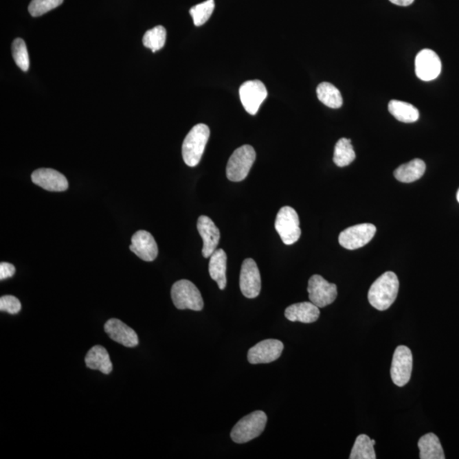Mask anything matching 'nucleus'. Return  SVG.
<instances>
[{
    "instance_id": "obj_1",
    "label": "nucleus",
    "mask_w": 459,
    "mask_h": 459,
    "mask_svg": "<svg viewBox=\"0 0 459 459\" xmlns=\"http://www.w3.org/2000/svg\"><path fill=\"white\" fill-rule=\"evenodd\" d=\"M399 280L392 271H387L372 283L368 301L378 311H386L392 306L399 291Z\"/></svg>"
},
{
    "instance_id": "obj_2",
    "label": "nucleus",
    "mask_w": 459,
    "mask_h": 459,
    "mask_svg": "<svg viewBox=\"0 0 459 459\" xmlns=\"http://www.w3.org/2000/svg\"><path fill=\"white\" fill-rule=\"evenodd\" d=\"M210 136V128L203 124L195 125L186 136L182 145V157L189 167H195L199 164Z\"/></svg>"
},
{
    "instance_id": "obj_3",
    "label": "nucleus",
    "mask_w": 459,
    "mask_h": 459,
    "mask_svg": "<svg viewBox=\"0 0 459 459\" xmlns=\"http://www.w3.org/2000/svg\"><path fill=\"white\" fill-rule=\"evenodd\" d=\"M267 423V416L263 411H256L245 416L233 427L231 432L233 442L243 444L257 438L263 433Z\"/></svg>"
},
{
    "instance_id": "obj_4",
    "label": "nucleus",
    "mask_w": 459,
    "mask_h": 459,
    "mask_svg": "<svg viewBox=\"0 0 459 459\" xmlns=\"http://www.w3.org/2000/svg\"><path fill=\"white\" fill-rule=\"evenodd\" d=\"M171 298L179 310L200 311L203 309V300L199 289L188 280H180L171 289Z\"/></svg>"
},
{
    "instance_id": "obj_5",
    "label": "nucleus",
    "mask_w": 459,
    "mask_h": 459,
    "mask_svg": "<svg viewBox=\"0 0 459 459\" xmlns=\"http://www.w3.org/2000/svg\"><path fill=\"white\" fill-rule=\"evenodd\" d=\"M256 159V153L253 146H240L230 157L227 166L228 180L239 182L245 180Z\"/></svg>"
},
{
    "instance_id": "obj_6",
    "label": "nucleus",
    "mask_w": 459,
    "mask_h": 459,
    "mask_svg": "<svg viewBox=\"0 0 459 459\" xmlns=\"http://www.w3.org/2000/svg\"><path fill=\"white\" fill-rule=\"evenodd\" d=\"M275 228L284 245H293L301 236L299 215L293 208L282 207L276 218Z\"/></svg>"
},
{
    "instance_id": "obj_7",
    "label": "nucleus",
    "mask_w": 459,
    "mask_h": 459,
    "mask_svg": "<svg viewBox=\"0 0 459 459\" xmlns=\"http://www.w3.org/2000/svg\"><path fill=\"white\" fill-rule=\"evenodd\" d=\"M308 293L311 302L324 308L335 302L338 290L335 283H330L320 275H314L308 282Z\"/></svg>"
},
{
    "instance_id": "obj_8",
    "label": "nucleus",
    "mask_w": 459,
    "mask_h": 459,
    "mask_svg": "<svg viewBox=\"0 0 459 459\" xmlns=\"http://www.w3.org/2000/svg\"><path fill=\"white\" fill-rule=\"evenodd\" d=\"M412 354L410 348L398 346L394 350L390 375L394 385L403 387L411 379L412 371Z\"/></svg>"
},
{
    "instance_id": "obj_9",
    "label": "nucleus",
    "mask_w": 459,
    "mask_h": 459,
    "mask_svg": "<svg viewBox=\"0 0 459 459\" xmlns=\"http://www.w3.org/2000/svg\"><path fill=\"white\" fill-rule=\"evenodd\" d=\"M376 233V227L372 224H360L344 230L339 236V245L344 249L355 250L367 245Z\"/></svg>"
},
{
    "instance_id": "obj_10",
    "label": "nucleus",
    "mask_w": 459,
    "mask_h": 459,
    "mask_svg": "<svg viewBox=\"0 0 459 459\" xmlns=\"http://www.w3.org/2000/svg\"><path fill=\"white\" fill-rule=\"evenodd\" d=\"M239 95L247 112L251 115H256L261 104L267 99L268 92L262 82L250 80L243 82L239 89Z\"/></svg>"
},
{
    "instance_id": "obj_11",
    "label": "nucleus",
    "mask_w": 459,
    "mask_h": 459,
    "mask_svg": "<svg viewBox=\"0 0 459 459\" xmlns=\"http://www.w3.org/2000/svg\"><path fill=\"white\" fill-rule=\"evenodd\" d=\"M240 289L247 299L259 296L261 290V278L258 265L253 259L243 261L240 273Z\"/></svg>"
},
{
    "instance_id": "obj_12",
    "label": "nucleus",
    "mask_w": 459,
    "mask_h": 459,
    "mask_svg": "<svg viewBox=\"0 0 459 459\" xmlns=\"http://www.w3.org/2000/svg\"><path fill=\"white\" fill-rule=\"evenodd\" d=\"M415 71L419 80L432 81L436 80L442 71L440 57L432 49H423L415 59Z\"/></svg>"
},
{
    "instance_id": "obj_13",
    "label": "nucleus",
    "mask_w": 459,
    "mask_h": 459,
    "mask_svg": "<svg viewBox=\"0 0 459 459\" xmlns=\"http://www.w3.org/2000/svg\"><path fill=\"white\" fill-rule=\"evenodd\" d=\"M284 346L278 339H265L251 348L247 360L251 364L270 363L277 361L282 353Z\"/></svg>"
},
{
    "instance_id": "obj_14",
    "label": "nucleus",
    "mask_w": 459,
    "mask_h": 459,
    "mask_svg": "<svg viewBox=\"0 0 459 459\" xmlns=\"http://www.w3.org/2000/svg\"><path fill=\"white\" fill-rule=\"evenodd\" d=\"M130 249L142 260L153 261L159 254L155 239L152 234L146 231H138L133 235Z\"/></svg>"
},
{
    "instance_id": "obj_15",
    "label": "nucleus",
    "mask_w": 459,
    "mask_h": 459,
    "mask_svg": "<svg viewBox=\"0 0 459 459\" xmlns=\"http://www.w3.org/2000/svg\"><path fill=\"white\" fill-rule=\"evenodd\" d=\"M197 227L203 241V256L207 259V258H210L216 250L221 239L220 230L215 225L214 221L205 215H202L199 218Z\"/></svg>"
},
{
    "instance_id": "obj_16",
    "label": "nucleus",
    "mask_w": 459,
    "mask_h": 459,
    "mask_svg": "<svg viewBox=\"0 0 459 459\" xmlns=\"http://www.w3.org/2000/svg\"><path fill=\"white\" fill-rule=\"evenodd\" d=\"M35 185L49 192H64L68 188L67 178L52 168H38L32 174Z\"/></svg>"
},
{
    "instance_id": "obj_17",
    "label": "nucleus",
    "mask_w": 459,
    "mask_h": 459,
    "mask_svg": "<svg viewBox=\"0 0 459 459\" xmlns=\"http://www.w3.org/2000/svg\"><path fill=\"white\" fill-rule=\"evenodd\" d=\"M104 329L111 339L125 347H135L139 344L138 335L135 330L118 319H110L106 322Z\"/></svg>"
},
{
    "instance_id": "obj_18",
    "label": "nucleus",
    "mask_w": 459,
    "mask_h": 459,
    "mask_svg": "<svg viewBox=\"0 0 459 459\" xmlns=\"http://www.w3.org/2000/svg\"><path fill=\"white\" fill-rule=\"evenodd\" d=\"M285 317L291 322L312 324L320 317L319 307L312 302L293 304L285 310Z\"/></svg>"
},
{
    "instance_id": "obj_19",
    "label": "nucleus",
    "mask_w": 459,
    "mask_h": 459,
    "mask_svg": "<svg viewBox=\"0 0 459 459\" xmlns=\"http://www.w3.org/2000/svg\"><path fill=\"white\" fill-rule=\"evenodd\" d=\"M227 256L223 249H216L210 256L209 271L211 278L217 282L219 289L227 287Z\"/></svg>"
},
{
    "instance_id": "obj_20",
    "label": "nucleus",
    "mask_w": 459,
    "mask_h": 459,
    "mask_svg": "<svg viewBox=\"0 0 459 459\" xmlns=\"http://www.w3.org/2000/svg\"><path fill=\"white\" fill-rule=\"evenodd\" d=\"M85 363L93 370H99L104 374L113 371V363L107 350L102 346H96L89 350L85 357Z\"/></svg>"
},
{
    "instance_id": "obj_21",
    "label": "nucleus",
    "mask_w": 459,
    "mask_h": 459,
    "mask_svg": "<svg viewBox=\"0 0 459 459\" xmlns=\"http://www.w3.org/2000/svg\"><path fill=\"white\" fill-rule=\"evenodd\" d=\"M426 165L421 159H414L410 163L401 165L394 172L397 181L403 183H411L419 180L424 175Z\"/></svg>"
},
{
    "instance_id": "obj_22",
    "label": "nucleus",
    "mask_w": 459,
    "mask_h": 459,
    "mask_svg": "<svg viewBox=\"0 0 459 459\" xmlns=\"http://www.w3.org/2000/svg\"><path fill=\"white\" fill-rule=\"evenodd\" d=\"M419 458L421 459H445L442 444L435 434L429 433L418 440Z\"/></svg>"
},
{
    "instance_id": "obj_23",
    "label": "nucleus",
    "mask_w": 459,
    "mask_h": 459,
    "mask_svg": "<svg viewBox=\"0 0 459 459\" xmlns=\"http://www.w3.org/2000/svg\"><path fill=\"white\" fill-rule=\"evenodd\" d=\"M388 107L390 114L403 123H414L418 120V110L410 103L392 100H390Z\"/></svg>"
},
{
    "instance_id": "obj_24",
    "label": "nucleus",
    "mask_w": 459,
    "mask_h": 459,
    "mask_svg": "<svg viewBox=\"0 0 459 459\" xmlns=\"http://www.w3.org/2000/svg\"><path fill=\"white\" fill-rule=\"evenodd\" d=\"M317 94L319 100L330 109H339L343 105V98L340 91L330 82H324L319 85Z\"/></svg>"
},
{
    "instance_id": "obj_25",
    "label": "nucleus",
    "mask_w": 459,
    "mask_h": 459,
    "mask_svg": "<svg viewBox=\"0 0 459 459\" xmlns=\"http://www.w3.org/2000/svg\"><path fill=\"white\" fill-rule=\"evenodd\" d=\"M374 445L375 440L370 439L368 436H358L351 450L350 459H375Z\"/></svg>"
},
{
    "instance_id": "obj_26",
    "label": "nucleus",
    "mask_w": 459,
    "mask_h": 459,
    "mask_svg": "<svg viewBox=\"0 0 459 459\" xmlns=\"http://www.w3.org/2000/svg\"><path fill=\"white\" fill-rule=\"evenodd\" d=\"M356 159V153L349 139L342 138L336 143L333 162L339 167H346Z\"/></svg>"
},
{
    "instance_id": "obj_27",
    "label": "nucleus",
    "mask_w": 459,
    "mask_h": 459,
    "mask_svg": "<svg viewBox=\"0 0 459 459\" xmlns=\"http://www.w3.org/2000/svg\"><path fill=\"white\" fill-rule=\"evenodd\" d=\"M167 32L163 26H157L152 28L143 37V45L145 47L150 49L153 52L162 49L166 42Z\"/></svg>"
},
{
    "instance_id": "obj_28",
    "label": "nucleus",
    "mask_w": 459,
    "mask_h": 459,
    "mask_svg": "<svg viewBox=\"0 0 459 459\" xmlns=\"http://www.w3.org/2000/svg\"><path fill=\"white\" fill-rule=\"evenodd\" d=\"M214 0H206V1L192 7L190 10V15L192 16L195 26H203L206 21H209L214 12Z\"/></svg>"
},
{
    "instance_id": "obj_29",
    "label": "nucleus",
    "mask_w": 459,
    "mask_h": 459,
    "mask_svg": "<svg viewBox=\"0 0 459 459\" xmlns=\"http://www.w3.org/2000/svg\"><path fill=\"white\" fill-rule=\"evenodd\" d=\"M12 55L18 67L23 71L30 69V60L28 56L27 45L23 39L17 38L12 43Z\"/></svg>"
},
{
    "instance_id": "obj_30",
    "label": "nucleus",
    "mask_w": 459,
    "mask_h": 459,
    "mask_svg": "<svg viewBox=\"0 0 459 459\" xmlns=\"http://www.w3.org/2000/svg\"><path fill=\"white\" fill-rule=\"evenodd\" d=\"M63 3V0H32L28 6V12L32 16H41L60 6Z\"/></svg>"
},
{
    "instance_id": "obj_31",
    "label": "nucleus",
    "mask_w": 459,
    "mask_h": 459,
    "mask_svg": "<svg viewBox=\"0 0 459 459\" xmlns=\"http://www.w3.org/2000/svg\"><path fill=\"white\" fill-rule=\"evenodd\" d=\"M21 309L20 300L15 296L5 295L0 299V311L12 315L17 314Z\"/></svg>"
},
{
    "instance_id": "obj_32",
    "label": "nucleus",
    "mask_w": 459,
    "mask_h": 459,
    "mask_svg": "<svg viewBox=\"0 0 459 459\" xmlns=\"http://www.w3.org/2000/svg\"><path fill=\"white\" fill-rule=\"evenodd\" d=\"M16 273V267L12 264L2 262L0 264V280L13 277Z\"/></svg>"
},
{
    "instance_id": "obj_33",
    "label": "nucleus",
    "mask_w": 459,
    "mask_h": 459,
    "mask_svg": "<svg viewBox=\"0 0 459 459\" xmlns=\"http://www.w3.org/2000/svg\"><path fill=\"white\" fill-rule=\"evenodd\" d=\"M394 5L399 6H408L414 2V0H390Z\"/></svg>"
},
{
    "instance_id": "obj_34",
    "label": "nucleus",
    "mask_w": 459,
    "mask_h": 459,
    "mask_svg": "<svg viewBox=\"0 0 459 459\" xmlns=\"http://www.w3.org/2000/svg\"><path fill=\"white\" fill-rule=\"evenodd\" d=\"M457 199H458V203H459V190H458V194H457Z\"/></svg>"
}]
</instances>
